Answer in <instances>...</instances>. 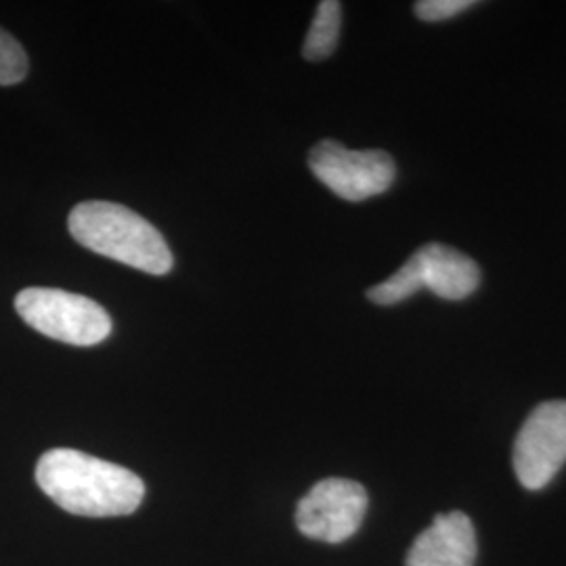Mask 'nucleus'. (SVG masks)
<instances>
[{"mask_svg":"<svg viewBox=\"0 0 566 566\" xmlns=\"http://www.w3.org/2000/svg\"><path fill=\"white\" fill-rule=\"evenodd\" d=\"M36 483L61 510L86 518L128 516L145 497L133 470L65 447L42 455Z\"/></svg>","mask_w":566,"mask_h":566,"instance_id":"nucleus-1","label":"nucleus"},{"mask_svg":"<svg viewBox=\"0 0 566 566\" xmlns=\"http://www.w3.org/2000/svg\"><path fill=\"white\" fill-rule=\"evenodd\" d=\"M70 233L86 250L149 275L172 269V252L163 233L142 214L114 202H82L70 212Z\"/></svg>","mask_w":566,"mask_h":566,"instance_id":"nucleus-2","label":"nucleus"},{"mask_svg":"<svg viewBox=\"0 0 566 566\" xmlns=\"http://www.w3.org/2000/svg\"><path fill=\"white\" fill-rule=\"evenodd\" d=\"M479 283L481 269L470 256L443 243H426L395 275L374 285L367 298L390 306L403 303L420 290H430L446 301H464Z\"/></svg>","mask_w":566,"mask_h":566,"instance_id":"nucleus-3","label":"nucleus"},{"mask_svg":"<svg viewBox=\"0 0 566 566\" xmlns=\"http://www.w3.org/2000/svg\"><path fill=\"white\" fill-rule=\"evenodd\" d=\"M15 311L32 329L72 346H95L112 334V317L102 304L55 287H25Z\"/></svg>","mask_w":566,"mask_h":566,"instance_id":"nucleus-4","label":"nucleus"},{"mask_svg":"<svg viewBox=\"0 0 566 566\" xmlns=\"http://www.w3.org/2000/svg\"><path fill=\"white\" fill-rule=\"evenodd\" d=\"M308 168L317 181L348 202H364L385 193L397 175L392 156L382 149L357 151L332 139L311 149Z\"/></svg>","mask_w":566,"mask_h":566,"instance_id":"nucleus-5","label":"nucleus"},{"mask_svg":"<svg viewBox=\"0 0 566 566\" xmlns=\"http://www.w3.org/2000/svg\"><path fill=\"white\" fill-rule=\"evenodd\" d=\"M566 462V401L531 411L514 443V472L531 491L544 489Z\"/></svg>","mask_w":566,"mask_h":566,"instance_id":"nucleus-6","label":"nucleus"},{"mask_svg":"<svg viewBox=\"0 0 566 566\" xmlns=\"http://www.w3.org/2000/svg\"><path fill=\"white\" fill-rule=\"evenodd\" d=\"M367 512V491L348 479H324L296 507V525L304 537L343 544L357 533Z\"/></svg>","mask_w":566,"mask_h":566,"instance_id":"nucleus-7","label":"nucleus"},{"mask_svg":"<svg viewBox=\"0 0 566 566\" xmlns=\"http://www.w3.org/2000/svg\"><path fill=\"white\" fill-rule=\"evenodd\" d=\"M476 533L464 512H449L413 542L405 566H474Z\"/></svg>","mask_w":566,"mask_h":566,"instance_id":"nucleus-8","label":"nucleus"},{"mask_svg":"<svg viewBox=\"0 0 566 566\" xmlns=\"http://www.w3.org/2000/svg\"><path fill=\"white\" fill-rule=\"evenodd\" d=\"M343 28V4L338 0H324L317 4L315 20L304 39V60L322 61L336 51Z\"/></svg>","mask_w":566,"mask_h":566,"instance_id":"nucleus-9","label":"nucleus"},{"mask_svg":"<svg viewBox=\"0 0 566 566\" xmlns=\"http://www.w3.org/2000/svg\"><path fill=\"white\" fill-rule=\"evenodd\" d=\"M28 74V55L18 39L0 28V86H11Z\"/></svg>","mask_w":566,"mask_h":566,"instance_id":"nucleus-10","label":"nucleus"},{"mask_svg":"<svg viewBox=\"0 0 566 566\" xmlns=\"http://www.w3.org/2000/svg\"><path fill=\"white\" fill-rule=\"evenodd\" d=\"M474 4V0H420L413 9L422 21H446L464 13Z\"/></svg>","mask_w":566,"mask_h":566,"instance_id":"nucleus-11","label":"nucleus"}]
</instances>
